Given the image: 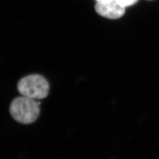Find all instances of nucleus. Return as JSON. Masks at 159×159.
Segmentation results:
<instances>
[{
	"mask_svg": "<svg viewBox=\"0 0 159 159\" xmlns=\"http://www.w3.org/2000/svg\"><path fill=\"white\" fill-rule=\"evenodd\" d=\"M40 102L27 97L20 96L12 101L9 111L13 119L22 125H30L39 119Z\"/></svg>",
	"mask_w": 159,
	"mask_h": 159,
	"instance_id": "nucleus-1",
	"label": "nucleus"
},
{
	"mask_svg": "<svg viewBox=\"0 0 159 159\" xmlns=\"http://www.w3.org/2000/svg\"><path fill=\"white\" fill-rule=\"evenodd\" d=\"M17 90L23 96L41 100L49 94L50 85L45 77L40 74H30L20 80Z\"/></svg>",
	"mask_w": 159,
	"mask_h": 159,
	"instance_id": "nucleus-2",
	"label": "nucleus"
},
{
	"mask_svg": "<svg viewBox=\"0 0 159 159\" xmlns=\"http://www.w3.org/2000/svg\"><path fill=\"white\" fill-rule=\"evenodd\" d=\"M97 13L109 19H117L123 16L125 8L117 0H103L97 1L95 6Z\"/></svg>",
	"mask_w": 159,
	"mask_h": 159,
	"instance_id": "nucleus-3",
	"label": "nucleus"
},
{
	"mask_svg": "<svg viewBox=\"0 0 159 159\" xmlns=\"http://www.w3.org/2000/svg\"><path fill=\"white\" fill-rule=\"evenodd\" d=\"M123 7L125 8L126 7L132 6L138 0H117Z\"/></svg>",
	"mask_w": 159,
	"mask_h": 159,
	"instance_id": "nucleus-4",
	"label": "nucleus"
},
{
	"mask_svg": "<svg viewBox=\"0 0 159 159\" xmlns=\"http://www.w3.org/2000/svg\"><path fill=\"white\" fill-rule=\"evenodd\" d=\"M97 1H103V0H96Z\"/></svg>",
	"mask_w": 159,
	"mask_h": 159,
	"instance_id": "nucleus-5",
	"label": "nucleus"
}]
</instances>
